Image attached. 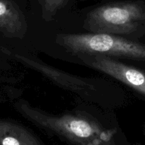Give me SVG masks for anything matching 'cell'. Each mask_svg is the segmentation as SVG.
I'll list each match as a JSON object with an SVG mask.
<instances>
[{
	"label": "cell",
	"mask_w": 145,
	"mask_h": 145,
	"mask_svg": "<svg viewBox=\"0 0 145 145\" xmlns=\"http://www.w3.org/2000/svg\"><path fill=\"white\" fill-rule=\"evenodd\" d=\"M144 20L145 10L140 4L115 3L101 6L89 12L85 28L92 33L129 34L135 31Z\"/></svg>",
	"instance_id": "3957f363"
},
{
	"label": "cell",
	"mask_w": 145,
	"mask_h": 145,
	"mask_svg": "<svg viewBox=\"0 0 145 145\" xmlns=\"http://www.w3.org/2000/svg\"><path fill=\"white\" fill-rule=\"evenodd\" d=\"M0 48H1V46H0Z\"/></svg>",
	"instance_id": "9c48e42d"
},
{
	"label": "cell",
	"mask_w": 145,
	"mask_h": 145,
	"mask_svg": "<svg viewBox=\"0 0 145 145\" xmlns=\"http://www.w3.org/2000/svg\"><path fill=\"white\" fill-rule=\"evenodd\" d=\"M16 56L21 62L40 72L61 87L78 93H89L95 90L94 85L86 80L65 72L24 55H16Z\"/></svg>",
	"instance_id": "5b68a950"
},
{
	"label": "cell",
	"mask_w": 145,
	"mask_h": 145,
	"mask_svg": "<svg viewBox=\"0 0 145 145\" xmlns=\"http://www.w3.org/2000/svg\"><path fill=\"white\" fill-rule=\"evenodd\" d=\"M1 145H42L39 139L25 128L0 120Z\"/></svg>",
	"instance_id": "52a82bcc"
},
{
	"label": "cell",
	"mask_w": 145,
	"mask_h": 145,
	"mask_svg": "<svg viewBox=\"0 0 145 145\" xmlns=\"http://www.w3.org/2000/svg\"><path fill=\"white\" fill-rule=\"evenodd\" d=\"M68 0H43L42 5V17L46 21L52 20L55 14L65 5Z\"/></svg>",
	"instance_id": "ba28073f"
},
{
	"label": "cell",
	"mask_w": 145,
	"mask_h": 145,
	"mask_svg": "<svg viewBox=\"0 0 145 145\" xmlns=\"http://www.w3.org/2000/svg\"><path fill=\"white\" fill-rule=\"evenodd\" d=\"M82 61L133 88L145 96V72L118 62L109 56L96 54H78Z\"/></svg>",
	"instance_id": "277c9868"
},
{
	"label": "cell",
	"mask_w": 145,
	"mask_h": 145,
	"mask_svg": "<svg viewBox=\"0 0 145 145\" xmlns=\"http://www.w3.org/2000/svg\"><path fill=\"white\" fill-rule=\"evenodd\" d=\"M27 26L21 11L9 0H0V33L10 37H22Z\"/></svg>",
	"instance_id": "8992f818"
},
{
	"label": "cell",
	"mask_w": 145,
	"mask_h": 145,
	"mask_svg": "<svg viewBox=\"0 0 145 145\" xmlns=\"http://www.w3.org/2000/svg\"><path fill=\"white\" fill-rule=\"evenodd\" d=\"M56 41L76 55L96 54L145 61V45L112 34H64L58 35Z\"/></svg>",
	"instance_id": "7a4b0ae2"
},
{
	"label": "cell",
	"mask_w": 145,
	"mask_h": 145,
	"mask_svg": "<svg viewBox=\"0 0 145 145\" xmlns=\"http://www.w3.org/2000/svg\"><path fill=\"white\" fill-rule=\"evenodd\" d=\"M17 109L35 125L63 136L76 145H117L114 131L78 115H52L20 101Z\"/></svg>",
	"instance_id": "6da1fadb"
}]
</instances>
